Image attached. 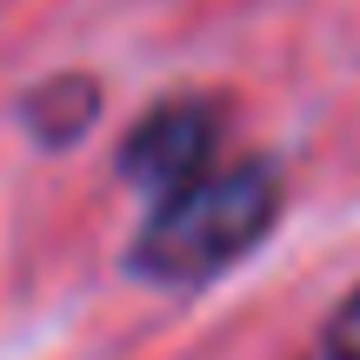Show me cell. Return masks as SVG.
<instances>
[{"mask_svg": "<svg viewBox=\"0 0 360 360\" xmlns=\"http://www.w3.org/2000/svg\"><path fill=\"white\" fill-rule=\"evenodd\" d=\"M281 214V187H274V167L260 160H240V167H200L193 180L160 193V207L147 214L141 240H134V274L147 281H207V274L233 267L260 233Z\"/></svg>", "mask_w": 360, "mask_h": 360, "instance_id": "1", "label": "cell"}, {"mask_svg": "<svg viewBox=\"0 0 360 360\" xmlns=\"http://www.w3.org/2000/svg\"><path fill=\"white\" fill-rule=\"evenodd\" d=\"M214 107H193V101H174V107H154V114L134 127L127 154H120V167L134 180H147V187H180V180H193L207 167V154H214Z\"/></svg>", "mask_w": 360, "mask_h": 360, "instance_id": "2", "label": "cell"}, {"mask_svg": "<svg viewBox=\"0 0 360 360\" xmlns=\"http://www.w3.org/2000/svg\"><path fill=\"white\" fill-rule=\"evenodd\" d=\"M307 360H360V294L347 300V307L327 321V334H321V347H314Z\"/></svg>", "mask_w": 360, "mask_h": 360, "instance_id": "3", "label": "cell"}]
</instances>
